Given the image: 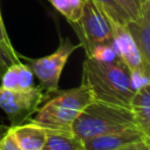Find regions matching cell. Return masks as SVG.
<instances>
[{"label":"cell","instance_id":"cell-21","mask_svg":"<svg viewBox=\"0 0 150 150\" xmlns=\"http://www.w3.org/2000/svg\"><path fill=\"white\" fill-rule=\"evenodd\" d=\"M15 61L4 50V48L0 46V77H1V75L4 74V71L8 68V66L9 64H12V63H14Z\"/></svg>","mask_w":150,"mask_h":150},{"label":"cell","instance_id":"cell-3","mask_svg":"<svg viewBox=\"0 0 150 150\" xmlns=\"http://www.w3.org/2000/svg\"><path fill=\"white\" fill-rule=\"evenodd\" d=\"M80 47V43L74 45L69 38L60 36V45L50 55L38 59L20 55V60H23L25 63L30 68L33 75L39 80V87L47 96H49L59 90V82L62 70L71 53Z\"/></svg>","mask_w":150,"mask_h":150},{"label":"cell","instance_id":"cell-7","mask_svg":"<svg viewBox=\"0 0 150 150\" xmlns=\"http://www.w3.org/2000/svg\"><path fill=\"white\" fill-rule=\"evenodd\" d=\"M79 114L80 111L69 109L50 98L36 110L35 117L30 118L29 122L35 123L46 130L71 131V125Z\"/></svg>","mask_w":150,"mask_h":150},{"label":"cell","instance_id":"cell-12","mask_svg":"<svg viewBox=\"0 0 150 150\" xmlns=\"http://www.w3.org/2000/svg\"><path fill=\"white\" fill-rule=\"evenodd\" d=\"M33 71L22 61L14 62L1 75V87L6 89H28L33 87Z\"/></svg>","mask_w":150,"mask_h":150},{"label":"cell","instance_id":"cell-4","mask_svg":"<svg viewBox=\"0 0 150 150\" xmlns=\"http://www.w3.org/2000/svg\"><path fill=\"white\" fill-rule=\"evenodd\" d=\"M70 25L77 33L80 45L86 53L94 46L112 43L110 22L93 0H84L80 21Z\"/></svg>","mask_w":150,"mask_h":150},{"label":"cell","instance_id":"cell-11","mask_svg":"<svg viewBox=\"0 0 150 150\" xmlns=\"http://www.w3.org/2000/svg\"><path fill=\"white\" fill-rule=\"evenodd\" d=\"M129 108L132 112L136 127L150 137V88L149 86L135 91Z\"/></svg>","mask_w":150,"mask_h":150},{"label":"cell","instance_id":"cell-19","mask_svg":"<svg viewBox=\"0 0 150 150\" xmlns=\"http://www.w3.org/2000/svg\"><path fill=\"white\" fill-rule=\"evenodd\" d=\"M149 75L150 74L142 73V71H130L131 86L135 91L149 86Z\"/></svg>","mask_w":150,"mask_h":150},{"label":"cell","instance_id":"cell-16","mask_svg":"<svg viewBox=\"0 0 150 150\" xmlns=\"http://www.w3.org/2000/svg\"><path fill=\"white\" fill-rule=\"evenodd\" d=\"M86 55L87 57H90L98 62H112L116 59H118L112 43L94 46L86 53Z\"/></svg>","mask_w":150,"mask_h":150},{"label":"cell","instance_id":"cell-9","mask_svg":"<svg viewBox=\"0 0 150 150\" xmlns=\"http://www.w3.org/2000/svg\"><path fill=\"white\" fill-rule=\"evenodd\" d=\"M125 27L138 46L144 62L150 66V1L143 7L141 16L137 20H130Z\"/></svg>","mask_w":150,"mask_h":150},{"label":"cell","instance_id":"cell-5","mask_svg":"<svg viewBox=\"0 0 150 150\" xmlns=\"http://www.w3.org/2000/svg\"><path fill=\"white\" fill-rule=\"evenodd\" d=\"M45 100L46 94L39 86L28 89H6L0 86V109L7 115L11 127L27 121Z\"/></svg>","mask_w":150,"mask_h":150},{"label":"cell","instance_id":"cell-23","mask_svg":"<svg viewBox=\"0 0 150 150\" xmlns=\"http://www.w3.org/2000/svg\"><path fill=\"white\" fill-rule=\"evenodd\" d=\"M7 130H8V127H6V125H4V124H0V137L4 136Z\"/></svg>","mask_w":150,"mask_h":150},{"label":"cell","instance_id":"cell-17","mask_svg":"<svg viewBox=\"0 0 150 150\" xmlns=\"http://www.w3.org/2000/svg\"><path fill=\"white\" fill-rule=\"evenodd\" d=\"M115 1L125 12L128 18L134 21L141 16L143 7L150 0H115Z\"/></svg>","mask_w":150,"mask_h":150},{"label":"cell","instance_id":"cell-8","mask_svg":"<svg viewBox=\"0 0 150 150\" xmlns=\"http://www.w3.org/2000/svg\"><path fill=\"white\" fill-rule=\"evenodd\" d=\"M143 141H150V137L138 128H128L88 138L83 142V146L84 150H117L124 145Z\"/></svg>","mask_w":150,"mask_h":150},{"label":"cell","instance_id":"cell-1","mask_svg":"<svg viewBox=\"0 0 150 150\" xmlns=\"http://www.w3.org/2000/svg\"><path fill=\"white\" fill-rule=\"evenodd\" d=\"M95 101L129 107L135 90L131 86L130 70L118 57L112 62H98L86 56L82 82Z\"/></svg>","mask_w":150,"mask_h":150},{"label":"cell","instance_id":"cell-6","mask_svg":"<svg viewBox=\"0 0 150 150\" xmlns=\"http://www.w3.org/2000/svg\"><path fill=\"white\" fill-rule=\"evenodd\" d=\"M110 22L112 45L117 53V56L123 61L130 71H142L150 74V66H148L136 45L134 38L129 33L125 26Z\"/></svg>","mask_w":150,"mask_h":150},{"label":"cell","instance_id":"cell-22","mask_svg":"<svg viewBox=\"0 0 150 150\" xmlns=\"http://www.w3.org/2000/svg\"><path fill=\"white\" fill-rule=\"evenodd\" d=\"M117 150H150V141H143L124 145Z\"/></svg>","mask_w":150,"mask_h":150},{"label":"cell","instance_id":"cell-25","mask_svg":"<svg viewBox=\"0 0 150 150\" xmlns=\"http://www.w3.org/2000/svg\"><path fill=\"white\" fill-rule=\"evenodd\" d=\"M0 13H1V9H0Z\"/></svg>","mask_w":150,"mask_h":150},{"label":"cell","instance_id":"cell-2","mask_svg":"<svg viewBox=\"0 0 150 150\" xmlns=\"http://www.w3.org/2000/svg\"><path fill=\"white\" fill-rule=\"evenodd\" d=\"M128 128H137L129 107L94 100L79 114L71 125V132L84 142L98 135Z\"/></svg>","mask_w":150,"mask_h":150},{"label":"cell","instance_id":"cell-24","mask_svg":"<svg viewBox=\"0 0 150 150\" xmlns=\"http://www.w3.org/2000/svg\"><path fill=\"white\" fill-rule=\"evenodd\" d=\"M42 150H48V149H46V148H43V149H42Z\"/></svg>","mask_w":150,"mask_h":150},{"label":"cell","instance_id":"cell-13","mask_svg":"<svg viewBox=\"0 0 150 150\" xmlns=\"http://www.w3.org/2000/svg\"><path fill=\"white\" fill-rule=\"evenodd\" d=\"M48 136L45 148L48 150H84L83 142L71 131L47 130Z\"/></svg>","mask_w":150,"mask_h":150},{"label":"cell","instance_id":"cell-18","mask_svg":"<svg viewBox=\"0 0 150 150\" xmlns=\"http://www.w3.org/2000/svg\"><path fill=\"white\" fill-rule=\"evenodd\" d=\"M0 46L4 48V50L15 61V62H20V55L15 52L11 40H9V36L6 32V28H5V25H4V21H2V18H1V13H0Z\"/></svg>","mask_w":150,"mask_h":150},{"label":"cell","instance_id":"cell-20","mask_svg":"<svg viewBox=\"0 0 150 150\" xmlns=\"http://www.w3.org/2000/svg\"><path fill=\"white\" fill-rule=\"evenodd\" d=\"M0 150H21L9 127H8V130L5 132V135L0 137Z\"/></svg>","mask_w":150,"mask_h":150},{"label":"cell","instance_id":"cell-14","mask_svg":"<svg viewBox=\"0 0 150 150\" xmlns=\"http://www.w3.org/2000/svg\"><path fill=\"white\" fill-rule=\"evenodd\" d=\"M69 23H77L82 16L84 0H47Z\"/></svg>","mask_w":150,"mask_h":150},{"label":"cell","instance_id":"cell-10","mask_svg":"<svg viewBox=\"0 0 150 150\" xmlns=\"http://www.w3.org/2000/svg\"><path fill=\"white\" fill-rule=\"evenodd\" d=\"M21 150H42L45 148L48 131L32 122L9 127Z\"/></svg>","mask_w":150,"mask_h":150},{"label":"cell","instance_id":"cell-15","mask_svg":"<svg viewBox=\"0 0 150 150\" xmlns=\"http://www.w3.org/2000/svg\"><path fill=\"white\" fill-rule=\"evenodd\" d=\"M93 1L104 13V15L108 18L109 21L122 26H125L130 21L125 12L118 6V4L115 0H93Z\"/></svg>","mask_w":150,"mask_h":150}]
</instances>
